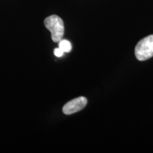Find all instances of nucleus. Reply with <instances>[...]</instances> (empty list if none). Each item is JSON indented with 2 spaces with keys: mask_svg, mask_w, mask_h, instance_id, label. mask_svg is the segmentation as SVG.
<instances>
[{
  "mask_svg": "<svg viewBox=\"0 0 153 153\" xmlns=\"http://www.w3.org/2000/svg\"><path fill=\"white\" fill-rule=\"evenodd\" d=\"M45 26L51 33L52 40L55 43H59L64 36V23L60 17L52 15L44 20Z\"/></svg>",
  "mask_w": 153,
  "mask_h": 153,
  "instance_id": "f257e3e1",
  "label": "nucleus"
},
{
  "mask_svg": "<svg viewBox=\"0 0 153 153\" xmlns=\"http://www.w3.org/2000/svg\"><path fill=\"white\" fill-rule=\"evenodd\" d=\"M59 48L64 53H70L72 50V44L68 40H61L59 42Z\"/></svg>",
  "mask_w": 153,
  "mask_h": 153,
  "instance_id": "20e7f679",
  "label": "nucleus"
},
{
  "mask_svg": "<svg viewBox=\"0 0 153 153\" xmlns=\"http://www.w3.org/2000/svg\"><path fill=\"white\" fill-rule=\"evenodd\" d=\"M54 54L56 57H60L62 56L63 54H64V52H63V51L60 48H55L54 50Z\"/></svg>",
  "mask_w": 153,
  "mask_h": 153,
  "instance_id": "39448f33",
  "label": "nucleus"
},
{
  "mask_svg": "<svg viewBox=\"0 0 153 153\" xmlns=\"http://www.w3.org/2000/svg\"><path fill=\"white\" fill-rule=\"evenodd\" d=\"M87 104V99L84 97L74 99L63 106L62 111L65 114L70 115L83 109Z\"/></svg>",
  "mask_w": 153,
  "mask_h": 153,
  "instance_id": "7ed1b4c3",
  "label": "nucleus"
},
{
  "mask_svg": "<svg viewBox=\"0 0 153 153\" xmlns=\"http://www.w3.org/2000/svg\"><path fill=\"white\" fill-rule=\"evenodd\" d=\"M135 55L140 61L147 60L153 57V35L145 37L137 43Z\"/></svg>",
  "mask_w": 153,
  "mask_h": 153,
  "instance_id": "f03ea898",
  "label": "nucleus"
}]
</instances>
